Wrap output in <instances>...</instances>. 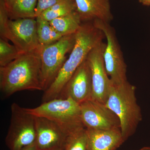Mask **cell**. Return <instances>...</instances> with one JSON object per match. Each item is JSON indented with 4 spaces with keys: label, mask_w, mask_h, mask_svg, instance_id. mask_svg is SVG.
<instances>
[{
    "label": "cell",
    "mask_w": 150,
    "mask_h": 150,
    "mask_svg": "<svg viewBox=\"0 0 150 150\" xmlns=\"http://www.w3.org/2000/svg\"><path fill=\"white\" fill-rule=\"evenodd\" d=\"M104 37L102 31L96 27L92 22L82 23L75 33L76 41L69 58L53 83L44 91L42 103L59 98L64 87L77 69L86 59L90 52L103 41Z\"/></svg>",
    "instance_id": "1"
},
{
    "label": "cell",
    "mask_w": 150,
    "mask_h": 150,
    "mask_svg": "<svg viewBox=\"0 0 150 150\" xmlns=\"http://www.w3.org/2000/svg\"><path fill=\"white\" fill-rule=\"evenodd\" d=\"M40 69L37 51L21 54L8 64L0 67V90L3 97L22 91H43Z\"/></svg>",
    "instance_id": "2"
},
{
    "label": "cell",
    "mask_w": 150,
    "mask_h": 150,
    "mask_svg": "<svg viewBox=\"0 0 150 150\" xmlns=\"http://www.w3.org/2000/svg\"><path fill=\"white\" fill-rule=\"evenodd\" d=\"M105 104L119 118L121 134L125 142L135 133L142 121L141 109L136 96V87L128 81L119 84L111 82Z\"/></svg>",
    "instance_id": "3"
},
{
    "label": "cell",
    "mask_w": 150,
    "mask_h": 150,
    "mask_svg": "<svg viewBox=\"0 0 150 150\" xmlns=\"http://www.w3.org/2000/svg\"><path fill=\"white\" fill-rule=\"evenodd\" d=\"M25 109L35 117H44L54 121L68 135L85 127L81 119L80 104L70 98H56L43 103L35 108Z\"/></svg>",
    "instance_id": "4"
},
{
    "label": "cell",
    "mask_w": 150,
    "mask_h": 150,
    "mask_svg": "<svg viewBox=\"0 0 150 150\" xmlns=\"http://www.w3.org/2000/svg\"><path fill=\"white\" fill-rule=\"evenodd\" d=\"M76 41L75 33L63 36L55 43L40 45L37 52L41 64V80L43 91L55 80L67 59L66 55L71 51Z\"/></svg>",
    "instance_id": "5"
},
{
    "label": "cell",
    "mask_w": 150,
    "mask_h": 150,
    "mask_svg": "<svg viewBox=\"0 0 150 150\" xmlns=\"http://www.w3.org/2000/svg\"><path fill=\"white\" fill-rule=\"evenodd\" d=\"M10 124L6 138L10 150H21L36 141L35 117L13 103L11 105Z\"/></svg>",
    "instance_id": "6"
},
{
    "label": "cell",
    "mask_w": 150,
    "mask_h": 150,
    "mask_svg": "<svg viewBox=\"0 0 150 150\" xmlns=\"http://www.w3.org/2000/svg\"><path fill=\"white\" fill-rule=\"evenodd\" d=\"M92 22L96 27L102 31L107 40L103 56L106 72L110 80L115 84L125 82L127 81V66L114 29L109 23L99 20Z\"/></svg>",
    "instance_id": "7"
},
{
    "label": "cell",
    "mask_w": 150,
    "mask_h": 150,
    "mask_svg": "<svg viewBox=\"0 0 150 150\" xmlns=\"http://www.w3.org/2000/svg\"><path fill=\"white\" fill-rule=\"evenodd\" d=\"M106 43L100 42L89 53L86 58L91 73L92 93L91 99L105 104L111 81L105 66L103 53Z\"/></svg>",
    "instance_id": "8"
},
{
    "label": "cell",
    "mask_w": 150,
    "mask_h": 150,
    "mask_svg": "<svg viewBox=\"0 0 150 150\" xmlns=\"http://www.w3.org/2000/svg\"><path fill=\"white\" fill-rule=\"evenodd\" d=\"M7 39L13 43L21 55L36 52L40 46L36 19H10Z\"/></svg>",
    "instance_id": "9"
},
{
    "label": "cell",
    "mask_w": 150,
    "mask_h": 150,
    "mask_svg": "<svg viewBox=\"0 0 150 150\" xmlns=\"http://www.w3.org/2000/svg\"><path fill=\"white\" fill-rule=\"evenodd\" d=\"M80 105L81 119L86 129L97 130L121 129L118 116L105 104L91 99Z\"/></svg>",
    "instance_id": "10"
},
{
    "label": "cell",
    "mask_w": 150,
    "mask_h": 150,
    "mask_svg": "<svg viewBox=\"0 0 150 150\" xmlns=\"http://www.w3.org/2000/svg\"><path fill=\"white\" fill-rule=\"evenodd\" d=\"M91 73L86 59L77 69L57 98H70L79 104L91 99Z\"/></svg>",
    "instance_id": "11"
},
{
    "label": "cell",
    "mask_w": 150,
    "mask_h": 150,
    "mask_svg": "<svg viewBox=\"0 0 150 150\" xmlns=\"http://www.w3.org/2000/svg\"><path fill=\"white\" fill-rule=\"evenodd\" d=\"M35 121L37 150H63L68 136L64 130L48 118L35 117Z\"/></svg>",
    "instance_id": "12"
},
{
    "label": "cell",
    "mask_w": 150,
    "mask_h": 150,
    "mask_svg": "<svg viewBox=\"0 0 150 150\" xmlns=\"http://www.w3.org/2000/svg\"><path fill=\"white\" fill-rule=\"evenodd\" d=\"M76 11L82 23L99 20L109 23L112 19L110 0H75Z\"/></svg>",
    "instance_id": "13"
},
{
    "label": "cell",
    "mask_w": 150,
    "mask_h": 150,
    "mask_svg": "<svg viewBox=\"0 0 150 150\" xmlns=\"http://www.w3.org/2000/svg\"><path fill=\"white\" fill-rule=\"evenodd\" d=\"M87 130L88 135V150H116L124 142L120 128Z\"/></svg>",
    "instance_id": "14"
},
{
    "label": "cell",
    "mask_w": 150,
    "mask_h": 150,
    "mask_svg": "<svg viewBox=\"0 0 150 150\" xmlns=\"http://www.w3.org/2000/svg\"><path fill=\"white\" fill-rule=\"evenodd\" d=\"M49 22L54 29L63 36L75 34L82 23L76 11L54 19Z\"/></svg>",
    "instance_id": "15"
},
{
    "label": "cell",
    "mask_w": 150,
    "mask_h": 150,
    "mask_svg": "<svg viewBox=\"0 0 150 150\" xmlns=\"http://www.w3.org/2000/svg\"><path fill=\"white\" fill-rule=\"evenodd\" d=\"M38 0H14L6 8L10 19L36 18L35 8Z\"/></svg>",
    "instance_id": "16"
},
{
    "label": "cell",
    "mask_w": 150,
    "mask_h": 150,
    "mask_svg": "<svg viewBox=\"0 0 150 150\" xmlns=\"http://www.w3.org/2000/svg\"><path fill=\"white\" fill-rule=\"evenodd\" d=\"M76 11V6L75 0H64L43 11L38 17L50 22L54 19L64 16Z\"/></svg>",
    "instance_id": "17"
},
{
    "label": "cell",
    "mask_w": 150,
    "mask_h": 150,
    "mask_svg": "<svg viewBox=\"0 0 150 150\" xmlns=\"http://www.w3.org/2000/svg\"><path fill=\"white\" fill-rule=\"evenodd\" d=\"M37 34L39 44L42 46L49 45L60 40L63 36L54 29L50 22L38 17Z\"/></svg>",
    "instance_id": "18"
},
{
    "label": "cell",
    "mask_w": 150,
    "mask_h": 150,
    "mask_svg": "<svg viewBox=\"0 0 150 150\" xmlns=\"http://www.w3.org/2000/svg\"><path fill=\"white\" fill-rule=\"evenodd\" d=\"M88 135L86 127L67 136L63 150H88Z\"/></svg>",
    "instance_id": "19"
},
{
    "label": "cell",
    "mask_w": 150,
    "mask_h": 150,
    "mask_svg": "<svg viewBox=\"0 0 150 150\" xmlns=\"http://www.w3.org/2000/svg\"><path fill=\"white\" fill-rule=\"evenodd\" d=\"M21 55L14 45L6 40L0 39V67H4Z\"/></svg>",
    "instance_id": "20"
},
{
    "label": "cell",
    "mask_w": 150,
    "mask_h": 150,
    "mask_svg": "<svg viewBox=\"0 0 150 150\" xmlns=\"http://www.w3.org/2000/svg\"><path fill=\"white\" fill-rule=\"evenodd\" d=\"M9 19L5 4L2 0H0V36L6 40Z\"/></svg>",
    "instance_id": "21"
},
{
    "label": "cell",
    "mask_w": 150,
    "mask_h": 150,
    "mask_svg": "<svg viewBox=\"0 0 150 150\" xmlns=\"http://www.w3.org/2000/svg\"><path fill=\"white\" fill-rule=\"evenodd\" d=\"M63 1L64 0H38L35 11L36 18L40 16L43 11Z\"/></svg>",
    "instance_id": "22"
},
{
    "label": "cell",
    "mask_w": 150,
    "mask_h": 150,
    "mask_svg": "<svg viewBox=\"0 0 150 150\" xmlns=\"http://www.w3.org/2000/svg\"><path fill=\"white\" fill-rule=\"evenodd\" d=\"M21 150H38L37 147H36L35 143V144L30 145V146H28L26 147L23 148Z\"/></svg>",
    "instance_id": "23"
},
{
    "label": "cell",
    "mask_w": 150,
    "mask_h": 150,
    "mask_svg": "<svg viewBox=\"0 0 150 150\" xmlns=\"http://www.w3.org/2000/svg\"><path fill=\"white\" fill-rule=\"evenodd\" d=\"M139 1L144 5L150 6V0H139Z\"/></svg>",
    "instance_id": "24"
},
{
    "label": "cell",
    "mask_w": 150,
    "mask_h": 150,
    "mask_svg": "<svg viewBox=\"0 0 150 150\" xmlns=\"http://www.w3.org/2000/svg\"><path fill=\"white\" fill-rule=\"evenodd\" d=\"M2 1L4 3L6 7L8 8L13 2L14 0H2Z\"/></svg>",
    "instance_id": "25"
},
{
    "label": "cell",
    "mask_w": 150,
    "mask_h": 150,
    "mask_svg": "<svg viewBox=\"0 0 150 150\" xmlns=\"http://www.w3.org/2000/svg\"><path fill=\"white\" fill-rule=\"evenodd\" d=\"M139 150H150V147H145L142 148Z\"/></svg>",
    "instance_id": "26"
}]
</instances>
